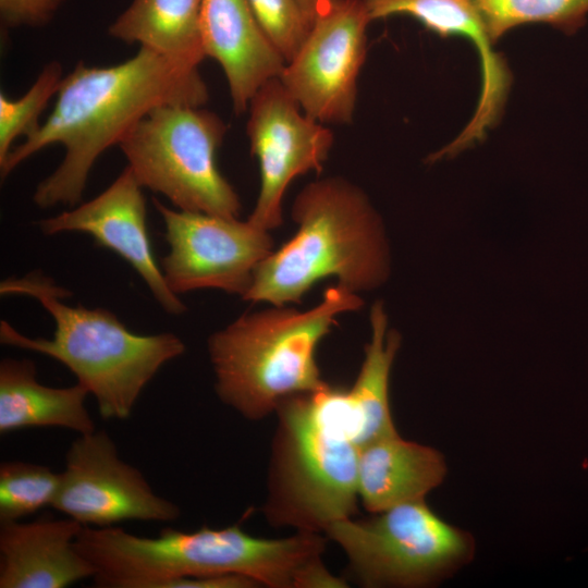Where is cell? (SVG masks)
<instances>
[{
    "instance_id": "26",
    "label": "cell",
    "mask_w": 588,
    "mask_h": 588,
    "mask_svg": "<svg viewBox=\"0 0 588 588\" xmlns=\"http://www.w3.org/2000/svg\"><path fill=\"white\" fill-rule=\"evenodd\" d=\"M339 0H298V3L309 21V23L313 25L314 21L322 14L324 11H327L330 7H332L335 2Z\"/></svg>"
},
{
    "instance_id": "6",
    "label": "cell",
    "mask_w": 588,
    "mask_h": 588,
    "mask_svg": "<svg viewBox=\"0 0 588 588\" xmlns=\"http://www.w3.org/2000/svg\"><path fill=\"white\" fill-rule=\"evenodd\" d=\"M0 292L34 297L56 324L51 339L29 338L1 320V343L62 363L94 395L103 419H127L158 370L185 352L173 333L137 334L110 310L64 304L70 293L39 273L7 279Z\"/></svg>"
},
{
    "instance_id": "1",
    "label": "cell",
    "mask_w": 588,
    "mask_h": 588,
    "mask_svg": "<svg viewBox=\"0 0 588 588\" xmlns=\"http://www.w3.org/2000/svg\"><path fill=\"white\" fill-rule=\"evenodd\" d=\"M208 98L198 68L144 47L111 66L79 61L64 75L47 120L0 166L1 177L45 147L62 145L63 160L38 184L33 199L39 208L75 206L98 157L119 145L151 110L164 105L201 107Z\"/></svg>"
},
{
    "instance_id": "13",
    "label": "cell",
    "mask_w": 588,
    "mask_h": 588,
    "mask_svg": "<svg viewBox=\"0 0 588 588\" xmlns=\"http://www.w3.org/2000/svg\"><path fill=\"white\" fill-rule=\"evenodd\" d=\"M131 169L126 168L98 196L39 221L46 235L79 232L127 261L146 283L163 310L181 315L186 306L168 286L147 230L146 201Z\"/></svg>"
},
{
    "instance_id": "2",
    "label": "cell",
    "mask_w": 588,
    "mask_h": 588,
    "mask_svg": "<svg viewBox=\"0 0 588 588\" xmlns=\"http://www.w3.org/2000/svg\"><path fill=\"white\" fill-rule=\"evenodd\" d=\"M75 548L94 567L100 588H174L183 579L242 575L272 588H308L323 566L319 532L268 539L242 528V520L195 531L172 527L157 537L121 527L84 526Z\"/></svg>"
},
{
    "instance_id": "12",
    "label": "cell",
    "mask_w": 588,
    "mask_h": 588,
    "mask_svg": "<svg viewBox=\"0 0 588 588\" xmlns=\"http://www.w3.org/2000/svg\"><path fill=\"white\" fill-rule=\"evenodd\" d=\"M51 506L93 527L125 520L172 522L181 513L119 456L115 443L103 430L79 434L72 442Z\"/></svg>"
},
{
    "instance_id": "11",
    "label": "cell",
    "mask_w": 588,
    "mask_h": 588,
    "mask_svg": "<svg viewBox=\"0 0 588 588\" xmlns=\"http://www.w3.org/2000/svg\"><path fill=\"white\" fill-rule=\"evenodd\" d=\"M247 110L250 154L260 170L258 197L247 220L271 231L282 224V199L289 185L299 175L322 170L334 136L301 109L279 77L256 91Z\"/></svg>"
},
{
    "instance_id": "9",
    "label": "cell",
    "mask_w": 588,
    "mask_h": 588,
    "mask_svg": "<svg viewBox=\"0 0 588 588\" xmlns=\"http://www.w3.org/2000/svg\"><path fill=\"white\" fill-rule=\"evenodd\" d=\"M166 226L161 270L176 295L215 289L242 298L257 267L274 250L270 231L249 220L169 208L154 198Z\"/></svg>"
},
{
    "instance_id": "24",
    "label": "cell",
    "mask_w": 588,
    "mask_h": 588,
    "mask_svg": "<svg viewBox=\"0 0 588 588\" xmlns=\"http://www.w3.org/2000/svg\"><path fill=\"white\" fill-rule=\"evenodd\" d=\"M266 35L289 62L307 37L311 24L298 0H248Z\"/></svg>"
},
{
    "instance_id": "17",
    "label": "cell",
    "mask_w": 588,
    "mask_h": 588,
    "mask_svg": "<svg viewBox=\"0 0 588 588\" xmlns=\"http://www.w3.org/2000/svg\"><path fill=\"white\" fill-rule=\"evenodd\" d=\"M446 475L438 450L403 439L399 432L359 448L358 498L370 513L425 500Z\"/></svg>"
},
{
    "instance_id": "5",
    "label": "cell",
    "mask_w": 588,
    "mask_h": 588,
    "mask_svg": "<svg viewBox=\"0 0 588 588\" xmlns=\"http://www.w3.org/2000/svg\"><path fill=\"white\" fill-rule=\"evenodd\" d=\"M364 299L335 284L306 310L291 305L245 313L208 339L219 399L250 420L275 412L292 395L327 384L316 360L320 342Z\"/></svg>"
},
{
    "instance_id": "3",
    "label": "cell",
    "mask_w": 588,
    "mask_h": 588,
    "mask_svg": "<svg viewBox=\"0 0 588 588\" xmlns=\"http://www.w3.org/2000/svg\"><path fill=\"white\" fill-rule=\"evenodd\" d=\"M291 218L295 234L257 267L244 301L297 305L328 278L357 294L388 279L383 223L354 182L332 175L306 184L292 203Z\"/></svg>"
},
{
    "instance_id": "10",
    "label": "cell",
    "mask_w": 588,
    "mask_h": 588,
    "mask_svg": "<svg viewBox=\"0 0 588 588\" xmlns=\"http://www.w3.org/2000/svg\"><path fill=\"white\" fill-rule=\"evenodd\" d=\"M363 0H339L320 14L280 79L301 109L320 123L348 124L370 23Z\"/></svg>"
},
{
    "instance_id": "7",
    "label": "cell",
    "mask_w": 588,
    "mask_h": 588,
    "mask_svg": "<svg viewBox=\"0 0 588 588\" xmlns=\"http://www.w3.org/2000/svg\"><path fill=\"white\" fill-rule=\"evenodd\" d=\"M226 124L201 107L164 105L151 110L119 144L143 188L176 209L238 218L242 204L217 166Z\"/></svg>"
},
{
    "instance_id": "15",
    "label": "cell",
    "mask_w": 588,
    "mask_h": 588,
    "mask_svg": "<svg viewBox=\"0 0 588 588\" xmlns=\"http://www.w3.org/2000/svg\"><path fill=\"white\" fill-rule=\"evenodd\" d=\"M201 38L206 57L221 66L235 113L286 64L257 21L248 0H201Z\"/></svg>"
},
{
    "instance_id": "23",
    "label": "cell",
    "mask_w": 588,
    "mask_h": 588,
    "mask_svg": "<svg viewBox=\"0 0 588 588\" xmlns=\"http://www.w3.org/2000/svg\"><path fill=\"white\" fill-rule=\"evenodd\" d=\"M63 77L61 63L51 61L21 98L10 99L4 93L0 94V166L19 137L26 138L39 128V117L58 94Z\"/></svg>"
},
{
    "instance_id": "21",
    "label": "cell",
    "mask_w": 588,
    "mask_h": 588,
    "mask_svg": "<svg viewBox=\"0 0 588 588\" xmlns=\"http://www.w3.org/2000/svg\"><path fill=\"white\" fill-rule=\"evenodd\" d=\"M491 40L498 41L519 25L542 23L567 35L584 26L588 0H468Z\"/></svg>"
},
{
    "instance_id": "14",
    "label": "cell",
    "mask_w": 588,
    "mask_h": 588,
    "mask_svg": "<svg viewBox=\"0 0 588 588\" xmlns=\"http://www.w3.org/2000/svg\"><path fill=\"white\" fill-rule=\"evenodd\" d=\"M370 21L393 15H408L441 37L461 36L479 53L481 89L473 119L446 146L455 155L480 140L499 120L512 76L505 59L493 50L480 16L468 0H363Z\"/></svg>"
},
{
    "instance_id": "19",
    "label": "cell",
    "mask_w": 588,
    "mask_h": 588,
    "mask_svg": "<svg viewBox=\"0 0 588 588\" xmlns=\"http://www.w3.org/2000/svg\"><path fill=\"white\" fill-rule=\"evenodd\" d=\"M201 0H132L108 34L198 68L207 58L200 28Z\"/></svg>"
},
{
    "instance_id": "8",
    "label": "cell",
    "mask_w": 588,
    "mask_h": 588,
    "mask_svg": "<svg viewBox=\"0 0 588 588\" xmlns=\"http://www.w3.org/2000/svg\"><path fill=\"white\" fill-rule=\"evenodd\" d=\"M324 532L346 554L365 587H426L439 583L474 556L471 535L434 513L425 500L347 517Z\"/></svg>"
},
{
    "instance_id": "16",
    "label": "cell",
    "mask_w": 588,
    "mask_h": 588,
    "mask_svg": "<svg viewBox=\"0 0 588 588\" xmlns=\"http://www.w3.org/2000/svg\"><path fill=\"white\" fill-rule=\"evenodd\" d=\"M75 519L0 522V588H64L95 574L75 548Z\"/></svg>"
},
{
    "instance_id": "22",
    "label": "cell",
    "mask_w": 588,
    "mask_h": 588,
    "mask_svg": "<svg viewBox=\"0 0 588 588\" xmlns=\"http://www.w3.org/2000/svg\"><path fill=\"white\" fill-rule=\"evenodd\" d=\"M60 487V473L21 461L0 465V522L19 520L52 505Z\"/></svg>"
},
{
    "instance_id": "25",
    "label": "cell",
    "mask_w": 588,
    "mask_h": 588,
    "mask_svg": "<svg viewBox=\"0 0 588 588\" xmlns=\"http://www.w3.org/2000/svg\"><path fill=\"white\" fill-rule=\"evenodd\" d=\"M66 0H0L1 29L47 25Z\"/></svg>"
},
{
    "instance_id": "18",
    "label": "cell",
    "mask_w": 588,
    "mask_h": 588,
    "mask_svg": "<svg viewBox=\"0 0 588 588\" xmlns=\"http://www.w3.org/2000/svg\"><path fill=\"white\" fill-rule=\"evenodd\" d=\"M87 394L79 383L44 385L36 379L32 360L4 358L0 363V433L33 427L93 432L95 422L85 406Z\"/></svg>"
},
{
    "instance_id": "4",
    "label": "cell",
    "mask_w": 588,
    "mask_h": 588,
    "mask_svg": "<svg viewBox=\"0 0 588 588\" xmlns=\"http://www.w3.org/2000/svg\"><path fill=\"white\" fill-rule=\"evenodd\" d=\"M264 512L275 526L321 532L353 517L358 501L359 426L347 388L327 383L275 409Z\"/></svg>"
},
{
    "instance_id": "20",
    "label": "cell",
    "mask_w": 588,
    "mask_h": 588,
    "mask_svg": "<svg viewBox=\"0 0 588 588\" xmlns=\"http://www.w3.org/2000/svg\"><path fill=\"white\" fill-rule=\"evenodd\" d=\"M370 340L354 384L347 394L359 426V448L378 438L396 433L390 397L391 368L400 348L401 336L389 329L382 302L371 306L369 313Z\"/></svg>"
}]
</instances>
